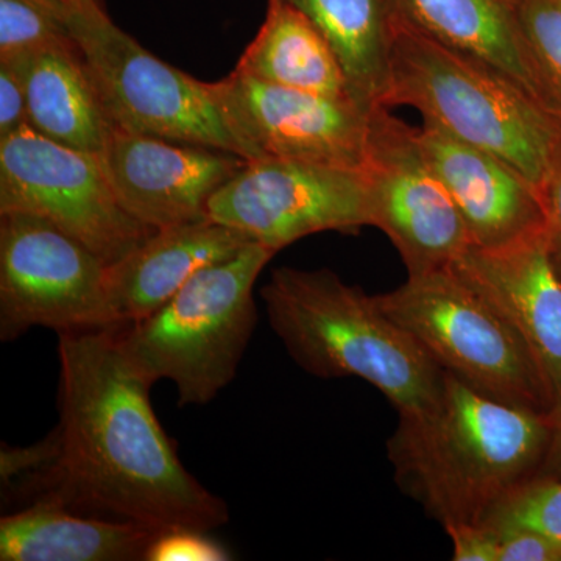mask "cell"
Returning <instances> with one entry per match:
<instances>
[{"instance_id":"cell-17","label":"cell","mask_w":561,"mask_h":561,"mask_svg":"<svg viewBox=\"0 0 561 561\" xmlns=\"http://www.w3.org/2000/svg\"><path fill=\"white\" fill-rule=\"evenodd\" d=\"M0 62L9 65L24 83L28 127L70 149L101 153L116 127L79 44Z\"/></svg>"},{"instance_id":"cell-9","label":"cell","mask_w":561,"mask_h":561,"mask_svg":"<svg viewBox=\"0 0 561 561\" xmlns=\"http://www.w3.org/2000/svg\"><path fill=\"white\" fill-rule=\"evenodd\" d=\"M22 213L57 225L116 264L154 234L124 208L98 154L70 149L25 125L0 139V214Z\"/></svg>"},{"instance_id":"cell-7","label":"cell","mask_w":561,"mask_h":561,"mask_svg":"<svg viewBox=\"0 0 561 561\" xmlns=\"http://www.w3.org/2000/svg\"><path fill=\"white\" fill-rule=\"evenodd\" d=\"M103 106L122 130L245 158L213 83L161 61L110 16L70 27Z\"/></svg>"},{"instance_id":"cell-18","label":"cell","mask_w":561,"mask_h":561,"mask_svg":"<svg viewBox=\"0 0 561 561\" xmlns=\"http://www.w3.org/2000/svg\"><path fill=\"white\" fill-rule=\"evenodd\" d=\"M158 531L38 501L0 519L2 561H147Z\"/></svg>"},{"instance_id":"cell-16","label":"cell","mask_w":561,"mask_h":561,"mask_svg":"<svg viewBox=\"0 0 561 561\" xmlns=\"http://www.w3.org/2000/svg\"><path fill=\"white\" fill-rule=\"evenodd\" d=\"M253 242L209 219L157 230L124 260L106 267V294L117 327L165 305L195 275Z\"/></svg>"},{"instance_id":"cell-30","label":"cell","mask_w":561,"mask_h":561,"mask_svg":"<svg viewBox=\"0 0 561 561\" xmlns=\"http://www.w3.org/2000/svg\"><path fill=\"white\" fill-rule=\"evenodd\" d=\"M32 2L50 11L54 16L68 25L69 31L72 25L81 22L110 16L105 0H32Z\"/></svg>"},{"instance_id":"cell-8","label":"cell","mask_w":561,"mask_h":561,"mask_svg":"<svg viewBox=\"0 0 561 561\" xmlns=\"http://www.w3.org/2000/svg\"><path fill=\"white\" fill-rule=\"evenodd\" d=\"M106 267L51 221L0 214V341H16L36 327L57 334L117 327Z\"/></svg>"},{"instance_id":"cell-6","label":"cell","mask_w":561,"mask_h":561,"mask_svg":"<svg viewBox=\"0 0 561 561\" xmlns=\"http://www.w3.org/2000/svg\"><path fill=\"white\" fill-rule=\"evenodd\" d=\"M376 301L446 373L494 400L552 415L526 343L453 267L409 276Z\"/></svg>"},{"instance_id":"cell-12","label":"cell","mask_w":561,"mask_h":561,"mask_svg":"<svg viewBox=\"0 0 561 561\" xmlns=\"http://www.w3.org/2000/svg\"><path fill=\"white\" fill-rule=\"evenodd\" d=\"M214 87L247 161L280 158L364 169L371 108L267 83L238 69Z\"/></svg>"},{"instance_id":"cell-31","label":"cell","mask_w":561,"mask_h":561,"mask_svg":"<svg viewBox=\"0 0 561 561\" xmlns=\"http://www.w3.org/2000/svg\"><path fill=\"white\" fill-rule=\"evenodd\" d=\"M551 416L552 438L537 478L561 479V402Z\"/></svg>"},{"instance_id":"cell-1","label":"cell","mask_w":561,"mask_h":561,"mask_svg":"<svg viewBox=\"0 0 561 561\" xmlns=\"http://www.w3.org/2000/svg\"><path fill=\"white\" fill-rule=\"evenodd\" d=\"M60 423L31 471L7 489L25 500L149 529L213 531L227 502L184 467L151 408L153 383L128 359L117 327L58 334ZM24 507V505H22Z\"/></svg>"},{"instance_id":"cell-14","label":"cell","mask_w":561,"mask_h":561,"mask_svg":"<svg viewBox=\"0 0 561 561\" xmlns=\"http://www.w3.org/2000/svg\"><path fill=\"white\" fill-rule=\"evenodd\" d=\"M526 343L552 402H561V275L548 228L496 249L470 247L451 265Z\"/></svg>"},{"instance_id":"cell-24","label":"cell","mask_w":561,"mask_h":561,"mask_svg":"<svg viewBox=\"0 0 561 561\" xmlns=\"http://www.w3.org/2000/svg\"><path fill=\"white\" fill-rule=\"evenodd\" d=\"M481 524L523 527L561 541V479H531L501 501Z\"/></svg>"},{"instance_id":"cell-2","label":"cell","mask_w":561,"mask_h":561,"mask_svg":"<svg viewBox=\"0 0 561 561\" xmlns=\"http://www.w3.org/2000/svg\"><path fill=\"white\" fill-rule=\"evenodd\" d=\"M551 438L549 413L505 404L445 371L440 400L400 416L387 451L401 490L448 530L481 524L537 478Z\"/></svg>"},{"instance_id":"cell-22","label":"cell","mask_w":561,"mask_h":561,"mask_svg":"<svg viewBox=\"0 0 561 561\" xmlns=\"http://www.w3.org/2000/svg\"><path fill=\"white\" fill-rule=\"evenodd\" d=\"M68 25L32 0H0V61L76 44Z\"/></svg>"},{"instance_id":"cell-29","label":"cell","mask_w":561,"mask_h":561,"mask_svg":"<svg viewBox=\"0 0 561 561\" xmlns=\"http://www.w3.org/2000/svg\"><path fill=\"white\" fill-rule=\"evenodd\" d=\"M453 541V560L497 561L496 531L485 524L446 530Z\"/></svg>"},{"instance_id":"cell-28","label":"cell","mask_w":561,"mask_h":561,"mask_svg":"<svg viewBox=\"0 0 561 561\" xmlns=\"http://www.w3.org/2000/svg\"><path fill=\"white\" fill-rule=\"evenodd\" d=\"M28 125L24 83L5 62H0V139Z\"/></svg>"},{"instance_id":"cell-10","label":"cell","mask_w":561,"mask_h":561,"mask_svg":"<svg viewBox=\"0 0 561 561\" xmlns=\"http://www.w3.org/2000/svg\"><path fill=\"white\" fill-rule=\"evenodd\" d=\"M208 219L276 253L317 232H356L371 227L367 176L319 162L247 161L210 197Z\"/></svg>"},{"instance_id":"cell-20","label":"cell","mask_w":561,"mask_h":561,"mask_svg":"<svg viewBox=\"0 0 561 561\" xmlns=\"http://www.w3.org/2000/svg\"><path fill=\"white\" fill-rule=\"evenodd\" d=\"M234 69L291 90L360 103L330 43L286 0H268L260 32Z\"/></svg>"},{"instance_id":"cell-13","label":"cell","mask_w":561,"mask_h":561,"mask_svg":"<svg viewBox=\"0 0 561 561\" xmlns=\"http://www.w3.org/2000/svg\"><path fill=\"white\" fill-rule=\"evenodd\" d=\"M99 160L122 208L164 230L208 219L210 197L245 158L114 128Z\"/></svg>"},{"instance_id":"cell-23","label":"cell","mask_w":561,"mask_h":561,"mask_svg":"<svg viewBox=\"0 0 561 561\" xmlns=\"http://www.w3.org/2000/svg\"><path fill=\"white\" fill-rule=\"evenodd\" d=\"M524 38L551 99L561 113V0H513Z\"/></svg>"},{"instance_id":"cell-26","label":"cell","mask_w":561,"mask_h":561,"mask_svg":"<svg viewBox=\"0 0 561 561\" xmlns=\"http://www.w3.org/2000/svg\"><path fill=\"white\" fill-rule=\"evenodd\" d=\"M491 529L496 531L497 561H561V541L548 535L523 527Z\"/></svg>"},{"instance_id":"cell-27","label":"cell","mask_w":561,"mask_h":561,"mask_svg":"<svg viewBox=\"0 0 561 561\" xmlns=\"http://www.w3.org/2000/svg\"><path fill=\"white\" fill-rule=\"evenodd\" d=\"M542 203L546 210V228L553 261L561 275V113L559 114V131L553 144L551 164L541 187Z\"/></svg>"},{"instance_id":"cell-4","label":"cell","mask_w":561,"mask_h":561,"mask_svg":"<svg viewBox=\"0 0 561 561\" xmlns=\"http://www.w3.org/2000/svg\"><path fill=\"white\" fill-rule=\"evenodd\" d=\"M398 105L411 106L424 122L496 154L541 191L559 114L500 69L438 43L394 13L382 106Z\"/></svg>"},{"instance_id":"cell-21","label":"cell","mask_w":561,"mask_h":561,"mask_svg":"<svg viewBox=\"0 0 561 561\" xmlns=\"http://www.w3.org/2000/svg\"><path fill=\"white\" fill-rule=\"evenodd\" d=\"M327 38L362 105H382L389 87L390 0H286Z\"/></svg>"},{"instance_id":"cell-5","label":"cell","mask_w":561,"mask_h":561,"mask_svg":"<svg viewBox=\"0 0 561 561\" xmlns=\"http://www.w3.org/2000/svg\"><path fill=\"white\" fill-rule=\"evenodd\" d=\"M275 254L249 242L195 273L151 316L117 327L140 375L172 381L180 408L209 404L236 378L257 324L254 284Z\"/></svg>"},{"instance_id":"cell-3","label":"cell","mask_w":561,"mask_h":561,"mask_svg":"<svg viewBox=\"0 0 561 561\" xmlns=\"http://www.w3.org/2000/svg\"><path fill=\"white\" fill-rule=\"evenodd\" d=\"M261 298L273 332L309 375L371 383L400 416L430 411L440 400V365L382 311L376 295L330 268H276Z\"/></svg>"},{"instance_id":"cell-19","label":"cell","mask_w":561,"mask_h":561,"mask_svg":"<svg viewBox=\"0 0 561 561\" xmlns=\"http://www.w3.org/2000/svg\"><path fill=\"white\" fill-rule=\"evenodd\" d=\"M394 13L413 27L479 60L489 62L551 110V99L513 0H390Z\"/></svg>"},{"instance_id":"cell-11","label":"cell","mask_w":561,"mask_h":561,"mask_svg":"<svg viewBox=\"0 0 561 561\" xmlns=\"http://www.w3.org/2000/svg\"><path fill=\"white\" fill-rule=\"evenodd\" d=\"M364 172L371 227L386 232L409 276L451 267L470 249L467 225L421 146L419 128L387 106L370 111Z\"/></svg>"},{"instance_id":"cell-25","label":"cell","mask_w":561,"mask_h":561,"mask_svg":"<svg viewBox=\"0 0 561 561\" xmlns=\"http://www.w3.org/2000/svg\"><path fill=\"white\" fill-rule=\"evenodd\" d=\"M209 531H161L151 542L147 561H228L231 553L209 537Z\"/></svg>"},{"instance_id":"cell-15","label":"cell","mask_w":561,"mask_h":561,"mask_svg":"<svg viewBox=\"0 0 561 561\" xmlns=\"http://www.w3.org/2000/svg\"><path fill=\"white\" fill-rule=\"evenodd\" d=\"M419 138L467 225L471 247L496 249L546 227L541 191L507 161L431 122L419 128Z\"/></svg>"}]
</instances>
